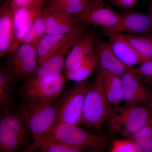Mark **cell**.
<instances>
[{
    "label": "cell",
    "instance_id": "22",
    "mask_svg": "<svg viewBox=\"0 0 152 152\" xmlns=\"http://www.w3.org/2000/svg\"><path fill=\"white\" fill-rule=\"evenodd\" d=\"M140 152H152V118L132 138Z\"/></svg>",
    "mask_w": 152,
    "mask_h": 152
},
{
    "label": "cell",
    "instance_id": "15",
    "mask_svg": "<svg viewBox=\"0 0 152 152\" xmlns=\"http://www.w3.org/2000/svg\"><path fill=\"white\" fill-rule=\"evenodd\" d=\"M96 39L94 32L90 31L76 41L66 58L64 74L75 71L94 50Z\"/></svg>",
    "mask_w": 152,
    "mask_h": 152
},
{
    "label": "cell",
    "instance_id": "17",
    "mask_svg": "<svg viewBox=\"0 0 152 152\" xmlns=\"http://www.w3.org/2000/svg\"><path fill=\"white\" fill-rule=\"evenodd\" d=\"M42 16L47 34H69L75 31L80 25L76 23L73 16L45 6Z\"/></svg>",
    "mask_w": 152,
    "mask_h": 152
},
{
    "label": "cell",
    "instance_id": "3",
    "mask_svg": "<svg viewBox=\"0 0 152 152\" xmlns=\"http://www.w3.org/2000/svg\"><path fill=\"white\" fill-rule=\"evenodd\" d=\"M113 110L104 93L102 77L98 72L86 95L81 124L92 130H100L108 122Z\"/></svg>",
    "mask_w": 152,
    "mask_h": 152
},
{
    "label": "cell",
    "instance_id": "19",
    "mask_svg": "<svg viewBox=\"0 0 152 152\" xmlns=\"http://www.w3.org/2000/svg\"><path fill=\"white\" fill-rule=\"evenodd\" d=\"M94 50L99 61V70L122 77L132 68L126 66L120 61L107 41L101 39H96Z\"/></svg>",
    "mask_w": 152,
    "mask_h": 152
},
{
    "label": "cell",
    "instance_id": "5",
    "mask_svg": "<svg viewBox=\"0 0 152 152\" xmlns=\"http://www.w3.org/2000/svg\"><path fill=\"white\" fill-rule=\"evenodd\" d=\"M4 57L2 68L15 83L31 77L39 65L35 47L27 44H22Z\"/></svg>",
    "mask_w": 152,
    "mask_h": 152
},
{
    "label": "cell",
    "instance_id": "39",
    "mask_svg": "<svg viewBox=\"0 0 152 152\" xmlns=\"http://www.w3.org/2000/svg\"><path fill=\"white\" fill-rule=\"evenodd\" d=\"M151 15H152V7H151Z\"/></svg>",
    "mask_w": 152,
    "mask_h": 152
},
{
    "label": "cell",
    "instance_id": "16",
    "mask_svg": "<svg viewBox=\"0 0 152 152\" xmlns=\"http://www.w3.org/2000/svg\"><path fill=\"white\" fill-rule=\"evenodd\" d=\"M77 40L70 42L59 51L38 65L35 73L32 77L43 82L53 81L60 77L63 75L66 54L69 53Z\"/></svg>",
    "mask_w": 152,
    "mask_h": 152
},
{
    "label": "cell",
    "instance_id": "7",
    "mask_svg": "<svg viewBox=\"0 0 152 152\" xmlns=\"http://www.w3.org/2000/svg\"><path fill=\"white\" fill-rule=\"evenodd\" d=\"M91 81L88 79L62 93L57 102L58 121L72 124H81L85 98Z\"/></svg>",
    "mask_w": 152,
    "mask_h": 152
},
{
    "label": "cell",
    "instance_id": "23",
    "mask_svg": "<svg viewBox=\"0 0 152 152\" xmlns=\"http://www.w3.org/2000/svg\"><path fill=\"white\" fill-rule=\"evenodd\" d=\"M15 83L2 68L0 70V104L2 107L12 103Z\"/></svg>",
    "mask_w": 152,
    "mask_h": 152
},
{
    "label": "cell",
    "instance_id": "4",
    "mask_svg": "<svg viewBox=\"0 0 152 152\" xmlns=\"http://www.w3.org/2000/svg\"><path fill=\"white\" fill-rule=\"evenodd\" d=\"M151 117L146 106L120 105L113 110L108 121L109 129L112 133L132 139Z\"/></svg>",
    "mask_w": 152,
    "mask_h": 152
},
{
    "label": "cell",
    "instance_id": "29",
    "mask_svg": "<svg viewBox=\"0 0 152 152\" xmlns=\"http://www.w3.org/2000/svg\"><path fill=\"white\" fill-rule=\"evenodd\" d=\"M113 5L121 10L129 11L136 5L139 0H110Z\"/></svg>",
    "mask_w": 152,
    "mask_h": 152
},
{
    "label": "cell",
    "instance_id": "20",
    "mask_svg": "<svg viewBox=\"0 0 152 152\" xmlns=\"http://www.w3.org/2000/svg\"><path fill=\"white\" fill-rule=\"evenodd\" d=\"M99 61L94 50L77 69L64 75L67 80L79 83L88 80L91 75L95 72H99Z\"/></svg>",
    "mask_w": 152,
    "mask_h": 152
},
{
    "label": "cell",
    "instance_id": "13",
    "mask_svg": "<svg viewBox=\"0 0 152 152\" xmlns=\"http://www.w3.org/2000/svg\"><path fill=\"white\" fill-rule=\"evenodd\" d=\"M44 3H41L18 9L14 13L15 43L12 50L21 45L25 36L35 22L42 15Z\"/></svg>",
    "mask_w": 152,
    "mask_h": 152
},
{
    "label": "cell",
    "instance_id": "10",
    "mask_svg": "<svg viewBox=\"0 0 152 152\" xmlns=\"http://www.w3.org/2000/svg\"><path fill=\"white\" fill-rule=\"evenodd\" d=\"M88 25L80 24L74 32L69 34H46L35 47L39 65L59 51L72 41L77 40L87 32Z\"/></svg>",
    "mask_w": 152,
    "mask_h": 152
},
{
    "label": "cell",
    "instance_id": "36",
    "mask_svg": "<svg viewBox=\"0 0 152 152\" xmlns=\"http://www.w3.org/2000/svg\"><path fill=\"white\" fill-rule=\"evenodd\" d=\"M87 152H101V151L98 150L94 149H89L88 150Z\"/></svg>",
    "mask_w": 152,
    "mask_h": 152
},
{
    "label": "cell",
    "instance_id": "12",
    "mask_svg": "<svg viewBox=\"0 0 152 152\" xmlns=\"http://www.w3.org/2000/svg\"><path fill=\"white\" fill-rule=\"evenodd\" d=\"M133 68L121 77L124 102L129 105L147 106L151 92L140 77L133 71Z\"/></svg>",
    "mask_w": 152,
    "mask_h": 152
},
{
    "label": "cell",
    "instance_id": "24",
    "mask_svg": "<svg viewBox=\"0 0 152 152\" xmlns=\"http://www.w3.org/2000/svg\"><path fill=\"white\" fill-rule=\"evenodd\" d=\"M46 34L45 23L42 15L30 28L25 36L22 44H27L35 47L41 39Z\"/></svg>",
    "mask_w": 152,
    "mask_h": 152
},
{
    "label": "cell",
    "instance_id": "21",
    "mask_svg": "<svg viewBox=\"0 0 152 152\" xmlns=\"http://www.w3.org/2000/svg\"><path fill=\"white\" fill-rule=\"evenodd\" d=\"M140 54L152 60V38L146 34H123Z\"/></svg>",
    "mask_w": 152,
    "mask_h": 152
},
{
    "label": "cell",
    "instance_id": "38",
    "mask_svg": "<svg viewBox=\"0 0 152 152\" xmlns=\"http://www.w3.org/2000/svg\"><path fill=\"white\" fill-rule=\"evenodd\" d=\"M145 34L147 35V36H149V37H151L152 38V33H147V34Z\"/></svg>",
    "mask_w": 152,
    "mask_h": 152
},
{
    "label": "cell",
    "instance_id": "37",
    "mask_svg": "<svg viewBox=\"0 0 152 152\" xmlns=\"http://www.w3.org/2000/svg\"><path fill=\"white\" fill-rule=\"evenodd\" d=\"M93 2H95L98 3H103L104 0H90Z\"/></svg>",
    "mask_w": 152,
    "mask_h": 152
},
{
    "label": "cell",
    "instance_id": "26",
    "mask_svg": "<svg viewBox=\"0 0 152 152\" xmlns=\"http://www.w3.org/2000/svg\"><path fill=\"white\" fill-rule=\"evenodd\" d=\"M110 152H140L132 139H117L112 143Z\"/></svg>",
    "mask_w": 152,
    "mask_h": 152
},
{
    "label": "cell",
    "instance_id": "31",
    "mask_svg": "<svg viewBox=\"0 0 152 152\" xmlns=\"http://www.w3.org/2000/svg\"><path fill=\"white\" fill-rule=\"evenodd\" d=\"M85 1H87V0H45V4H54V3H64L68 2Z\"/></svg>",
    "mask_w": 152,
    "mask_h": 152
},
{
    "label": "cell",
    "instance_id": "34",
    "mask_svg": "<svg viewBox=\"0 0 152 152\" xmlns=\"http://www.w3.org/2000/svg\"><path fill=\"white\" fill-rule=\"evenodd\" d=\"M37 150L32 148L29 146H27L20 152H37Z\"/></svg>",
    "mask_w": 152,
    "mask_h": 152
},
{
    "label": "cell",
    "instance_id": "27",
    "mask_svg": "<svg viewBox=\"0 0 152 152\" xmlns=\"http://www.w3.org/2000/svg\"><path fill=\"white\" fill-rule=\"evenodd\" d=\"M72 147L53 143H48L40 145L36 150L39 152H67Z\"/></svg>",
    "mask_w": 152,
    "mask_h": 152
},
{
    "label": "cell",
    "instance_id": "8",
    "mask_svg": "<svg viewBox=\"0 0 152 152\" xmlns=\"http://www.w3.org/2000/svg\"><path fill=\"white\" fill-rule=\"evenodd\" d=\"M64 74L53 81L43 82L31 77L24 82L19 90L21 103L35 104L58 100L65 86Z\"/></svg>",
    "mask_w": 152,
    "mask_h": 152
},
{
    "label": "cell",
    "instance_id": "9",
    "mask_svg": "<svg viewBox=\"0 0 152 152\" xmlns=\"http://www.w3.org/2000/svg\"><path fill=\"white\" fill-rule=\"evenodd\" d=\"M123 15L103 3L91 2L81 12L73 16L77 25L84 24L108 29L118 24Z\"/></svg>",
    "mask_w": 152,
    "mask_h": 152
},
{
    "label": "cell",
    "instance_id": "33",
    "mask_svg": "<svg viewBox=\"0 0 152 152\" xmlns=\"http://www.w3.org/2000/svg\"><path fill=\"white\" fill-rule=\"evenodd\" d=\"M147 107H148V108L149 110L150 113H151V116L152 118V92L151 93V96L149 100L148 104H147Z\"/></svg>",
    "mask_w": 152,
    "mask_h": 152
},
{
    "label": "cell",
    "instance_id": "35",
    "mask_svg": "<svg viewBox=\"0 0 152 152\" xmlns=\"http://www.w3.org/2000/svg\"><path fill=\"white\" fill-rule=\"evenodd\" d=\"M140 77V76H139ZM142 80L145 83V84L149 85V86H151L152 87V80H148L146 78H144L142 77H140Z\"/></svg>",
    "mask_w": 152,
    "mask_h": 152
},
{
    "label": "cell",
    "instance_id": "2",
    "mask_svg": "<svg viewBox=\"0 0 152 152\" xmlns=\"http://www.w3.org/2000/svg\"><path fill=\"white\" fill-rule=\"evenodd\" d=\"M0 115V152H15L24 146L29 129L20 109L12 103L2 107Z\"/></svg>",
    "mask_w": 152,
    "mask_h": 152
},
{
    "label": "cell",
    "instance_id": "14",
    "mask_svg": "<svg viewBox=\"0 0 152 152\" xmlns=\"http://www.w3.org/2000/svg\"><path fill=\"white\" fill-rule=\"evenodd\" d=\"M106 36L113 51L126 66L134 68V66L151 60L140 54L122 34L113 33Z\"/></svg>",
    "mask_w": 152,
    "mask_h": 152
},
{
    "label": "cell",
    "instance_id": "18",
    "mask_svg": "<svg viewBox=\"0 0 152 152\" xmlns=\"http://www.w3.org/2000/svg\"><path fill=\"white\" fill-rule=\"evenodd\" d=\"M15 12L10 0H6L0 8V57L12 51L15 43Z\"/></svg>",
    "mask_w": 152,
    "mask_h": 152
},
{
    "label": "cell",
    "instance_id": "6",
    "mask_svg": "<svg viewBox=\"0 0 152 152\" xmlns=\"http://www.w3.org/2000/svg\"><path fill=\"white\" fill-rule=\"evenodd\" d=\"M57 102L21 104L20 109L27 123L34 142L48 132L58 121Z\"/></svg>",
    "mask_w": 152,
    "mask_h": 152
},
{
    "label": "cell",
    "instance_id": "11",
    "mask_svg": "<svg viewBox=\"0 0 152 152\" xmlns=\"http://www.w3.org/2000/svg\"><path fill=\"white\" fill-rule=\"evenodd\" d=\"M152 28V15L136 12H123L119 23L110 28L103 29L105 36L113 33L130 35L145 34Z\"/></svg>",
    "mask_w": 152,
    "mask_h": 152
},
{
    "label": "cell",
    "instance_id": "32",
    "mask_svg": "<svg viewBox=\"0 0 152 152\" xmlns=\"http://www.w3.org/2000/svg\"><path fill=\"white\" fill-rule=\"evenodd\" d=\"M86 149L79 147H72L67 152H85Z\"/></svg>",
    "mask_w": 152,
    "mask_h": 152
},
{
    "label": "cell",
    "instance_id": "28",
    "mask_svg": "<svg viewBox=\"0 0 152 152\" xmlns=\"http://www.w3.org/2000/svg\"><path fill=\"white\" fill-rule=\"evenodd\" d=\"M133 71L141 77H148L152 75V60L140 65L138 68H133Z\"/></svg>",
    "mask_w": 152,
    "mask_h": 152
},
{
    "label": "cell",
    "instance_id": "25",
    "mask_svg": "<svg viewBox=\"0 0 152 152\" xmlns=\"http://www.w3.org/2000/svg\"><path fill=\"white\" fill-rule=\"evenodd\" d=\"M99 73L102 77L103 85L111 90L120 103H121L124 102L121 77L103 70L99 71Z\"/></svg>",
    "mask_w": 152,
    "mask_h": 152
},
{
    "label": "cell",
    "instance_id": "30",
    "mask_svg": "<svg viewBox=\"0 0 152 152\" xmlns=\"http://www.w3.org/2000/svg\"><path fill=\"white\" fill-rule=\"evenodd\" d=\"M10 1L11 7L15 12L21 8L38 3H45V0H10Z\"/></svg>",
    "mask_w": 152,
    "mask_h": 152
},
{
    "label": "cell",
    "instance_id": "1",
    "mask_svg": "<svg viewBox=\"0 0 152 152\" xmlns=\"http://www.w3.org/2000/svg\"><path fill=\"white\" fill-rule=\"evenodd\" d=\"M110 140V136L93 134L87 132L78 125L58 120L48 132L29 146L36 149L40 145L53 143L86 149H94L101 151Z\"/></svg>",
    "mask_w": 152,
    "mask_h": 152
}]
</instances>
